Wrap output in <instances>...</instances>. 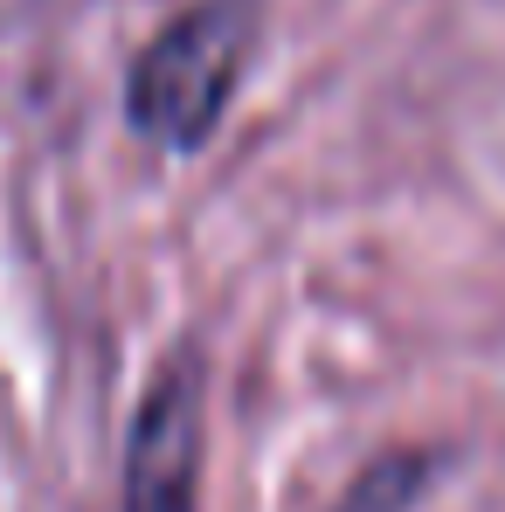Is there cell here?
I'll list each match as a JSON object with an SVG mask.
<instances>
[{
    "mask_svg": "<svg viewBox=\"0 0 505 512\" xmlns=\"http://www.w3.org/2000/svg\"><path fill=\"white\" fill-rule=\"evenodd\" d=\"M422 485H429V457L402 450V457H381V464H367V471L346 485V499H339L333 512H409Z\"/></svg>",
    "mask_w": 505,
    "mask_h": 512,
    "instance_id": "3",
    "label": "cell"
},
{
    "mask_svg": "<svg viewBox=\"0 0 505 512\" xmlns=\"http://www.w3.org/2000/svg\"><path fill=\"white\" fill-rule=\"evenodd\" d=\"M201 499V353L180 346L153 374L132 457H125V512H194Z\"/></svg>",
    "mask_w": 505,
    "mask_h": 512,
    "instance_id": "2",
    "label": "cell"
},
{
    "mask_svg": "<svg viewBox=\"0 0 505 512\" xmlns=\"http://www.w3.org/2000/svg\"><path fill=\"white\" fill-rule=\"evenodd\" d=\"M250 42H256V0H194L139 49L132 84H125V118L153 146L194 153L222 125L229 97L243 84Z\"/></svg>",
    "mask_w": 505,
    "mask_h": 512,
    "instance_id": "1",
    "label": "cell"
}]
</instances>
